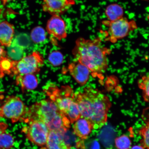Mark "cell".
<instances>
[{
  "mask_svg": "<svg viewBox=\"0 0 149 149\" xmlns=\"http://www.w3.org/2000/svg\"><path fill=\"white\" fill-rule=\"evenodd\" d=\"M74 100L79 106L81 117L88 120L93 130L100 129L105 126L111 106L107 96L97 89L88 87L83 92L74 93Z\"/></svg>",
  "mask_w": 149,
  "mask_h": 149,
  "instance_id": "6da1fadb",
  "label": "cell"
},
{
  "mask_svg": "<svg viewBox=\"0 0 149 149\" xmlns=\"http://www.w3.org/2000/svg\"><path fill=\"white\" fill-rule=\"evenodd\" d=\"M72 51L76 61L84 65L94 77L103 79L109 64L107 55L111 50L105 47L100 38L87 40L79 38Z\"/></svg>",
  "mask_w": 149,
  "mask_h": 149,
  "instance_id": "7a4b0ae2",
  "label": "cell"
},
{
  "mask_svg": "<svg viewBox=\"0 0 149 149\" xmlns=\"http://www.w3.org/2000/svg\"><path fill=\"white\" fill-rule=\"evenodd\" d=\"M61 112L55 104L49 99L42 100L36 102L28 109L24 121L28 122L39 120L47 125Z\"/></svg>",
  "mask_w": 149,
  "mask_h": 149,
  "instance_id": "3957f363",
  "label": "cell"
},
{
  "mask_svg": "<svg viewBox=\"0 0 149 149\" xmlns=\"http://www.w3.org/2000/svg\"><path fill=\"white\" fill-rule=\"evenodd\" d=\"M28 109L19 97L9 96L0 107V118L9 119L13 123L24 121Z\"/></svg>",
  "mask_w": 149,
  "mask_h": 149,
  "instance_id": "277c9868",
  "label": "cell"
},
{
  "mask_svg": "<svg viewBox=\"0 0 149 149\" xmlns=\"http://www.w3.org/2000/svg\"><path fill=\"white\" fill-rule=\"evenodd\" d=\"M44 61L42 56L36 51L18 61H13L10 75L38 73L44 64Z\"/></svg>",
  "mask_w": 149,
  "mask_h": 149,
  "instance_id": "5b68a950",
  "label": "cell"
},
{
  "mask_svg": "<svg viewBox=\"0 0 149 149\" xmlns=\"http://www.w3.org/2000/svg\"><path fill=\"white\" fill-rule=\"evenodd\" d=\"M102 23L109 27L107 39L112 43L124 38L137 28L135 21H129L124 17L113 21L105 20Z\"/></svg>",
  "mask_w": 149,
  "mask_h": 149,
  "instance_id": "8992f818",
  "label": "cell"
},
{
  "mask_svg": "<svg viewBox=\"0 0 149 149\" xmlns=\"http://www.w3.org/2000/svg\"><path fill=\"white\" fill-rule=\"evenodd\" d=\"M29 126L24 127L22 131L30 141L37 146L46 145L50 130L46 124L39 120L29 121Z\"/></svg>",
  "mask_w": 149,
  "mask_h": 149,
  "instance_id": "52a82bcc",
  "label": "cell"
},
{
  "mask_svg": "<svg viewBox=\"0 0 149 149\" xmlns=\"http://www.w3.org/2000/svg\"><path fill=\"white\" fill-rule=\"evenodd\" d=\"M48 97L55 104L59 110L65 115L74 100V93L69 86H62L61 88L56 87L50 91Z\"/></svg>",
  "mask_w": 149,
  "mask_h": 149,
  "instance_id": "ba28073f",
  "label": "cell"
},
{
  "mask_svg": "<svg viewBox=\"0 0 149 149\" xmlns=\"http://www.w3.org/2000/svg\"><path fill=\"white\" fill-rule=\"evenodd\" d=\"M75 3V0H43L42 9L52 16H60Z\"/></svg>",
  "mask_w": 149,
  "mask_h": 149,
  "instance_id": "9c48e42d",
  "label": "cell"
},
{
  "mask_svg": "<svg viewBox=\"0 0 149 149\" xmlns=\"http://www.w3.org/2000/svg\"><path fill=\"white\" fill-rule=\"evenodd\" d=\"M46 30L51 36L59 40L67 36L66 23L60 16H52L47 24Z\"/></svg>",
  "mask_w": 149,
  "mask_h": 149,
  "instance_id": "30bf717a",
  "label": "cell"
},
{
  "mask_svg": "<svg viewBox=\"0 0 149 149\" xmlns=\"http://www.w3.org/2000/svg\"><path fill=\"white\" fill-rule=\"evenodd\" d=\"M68 70L71 75L80 85H85L88 81L91 72L84 65L76 61L69 65Z\"/></svg>",
  "mask_w": 149,
  "mask_h": 149,
  "instance_id": "8fae6325",
  "label": "cell"
},
{
  "mask_svg": "<svg viewBox=\"0 0 149 149\" xmlns=\"http://www.w3.org/2000/svg\"><path fill=\"white\" fill-rule=\"evenodd\" d=\"M14 29L13 25L5 21L0 23V45L9 47L13 40Z\"/></svg>",
  "mask_w": 149,
  "mask_h": 149,
  "instance_id": "7c38bea8",
  "label": "cell"
},
{
  "mask_svg": "<svg viewBox=\"0 0 149 149\" xmlns=\"http://www.w3.org/2000/svg\"><path fill=\"white\" fill-rule=\"evenodd\" d=\"M74 123L73 130L74 134L81 139H88L93 130L91 123L86 119L81 117Z\"/></svg>",
  "mask_w": 149,
  "mask_h": 149,
  "instance_id": "4fadbf2b",
  "label": "cell"
},
{
  "mask_svg": "<svg viewBox=\"0 0 149 149\" xmlns=\"http://www.w3.org/2000/svg\"><path fill=\"white\" fill-rule=\"evenodd\" d=\"M16 82L17 85L20 86L23 91L33 90L38 85V80L33 74H19L16 76Z\"/></svg>",
  "mask_w": 149,
  "mask_h": 149,
  "instance_id": "5bb4252c",
  "label": "cell"
},
{
  "mask_svg": "<svg viewBox=\"0 0 149 149\" xmlns=\"http://www.w3.org/2000/svg\"><path fill=\"white\" fill-rule=\"evenodd\" d=\"M63 135L50 131L46 146L47 149H70L63 138Z\"/></svg>",
  "mask_w": 149,
  "mask_h": 149,
  "instance_id": "9a60e30c",
  "label": "cell"
},
{
  "mask_svg": "<svg viewBox=\"0 0 149 149\" xmlns=\"http://www.w3.org/2000/svg\"><path fill=\"white\" fill-rule=\"evenodd\" d=\"M105 14L109 21H113L123 17L124 12L123 7L117 3L108 6L105 10Z\"/></svg>",
  "mask_w": 149,
  "mask_h": 149,
  "instance_id": "2e32d148",
  "label": "cell"
},
{
  "mask_svg": "<svg viewBox=\"0 0 149 149\" xmlns=\"http://www.w3.org/2000/svg\"><path fill=\"white\" fill-rule=\"evenodd\" d=\"M65 115L69 120L71 124L73 123L81 118L79 106L74 100L71 104Z\"/></svg>",
  "mask_w": 149,
  "mask_h": 149,
  "instance_id": "e0dca14e",
  "label": "cell"
},
{
  "mask_svg": "<svg viewBox=\"0 0 149 149\" xmlns=\"http://www.w3.org/2000/svg\"><path fill=\"white\" fill-rule=\"evenodd\" d=\"M46 31L42 27L37 26L31 31V37L33 41L36 43H40L44 42L46 39Z\"/></svg>",
  "mask_w": 149,
  "mask_h": 149,
  "instance_id": "ac0fdd59",
  "label": "cell"
},
{
  "mask_svg": "<svg viewBox=\"0 0 149 149\" xmlns=\"http://www.w3.org/2000/svg\"><path fill=\"white\" fill-rule=\"evenodd\" d=\"M14 139L6 132L0 134V149H10L14 146Z\"/></svg>",
  "mask_w": 149,
  "mask_h": 149,
  "instance_id": "d6986e66",
  "label": "cell"
},
{
  "mask_svg": "<svg viewBox=\"0 0 149 149\" xmlns=\"http://www.w3.org/2000/svg\"><path fill=\"white\" fill-rule=\"evenodd\" d=\"M12 44L24 49L29 47L31 44V40L29 37L25 34L18 35L13 39Z\"/></svg>",
  "mask_w": 149,
  "mask_h": 149,
  "instance_id": "ffe728a7",
  "label": "cell"
},
{
  "mask_svg": "<svg viewBox=\"0 0 149 149\" xmlns=\"http://www.w3.org/2000/svg\"><path fill=\"white\" fill-rule=\"evenodd\" d=\"M139 87L143 91V97L145 102H149V76H144L138 81Z\"/></svg>",
  "mask_w": 149,
  "mask_h": 149,
  "instance_id": "44dd1931",
  "label": "cell"
},
{
  "mask_svg": "<svg viewBox=\"0 0 149 149\" xmlns=\"http://www.w3.org/2000/svg\"><path fill=\"white\" fill-rule=\"evenodd\" d=\"M115 146L118 149H130L132 143L129 137L125 135L117 137L115 141Z\"/></svg>",
  "mask_w": 149,
  "mask_h": 149,
  "instance_id": "7402d4cb",
  "label": "cell"
},
{
  "mask_svg": "<svg viewBox=\"0 0 149 149\" xmlns=\"http://www.w3.org/2000/svg\"><path fill=\"white\" fill-rule=\"evenodd\" d=\"M8 55L13 61H18L23 58L24 49L13 44L9 47Z\"/></svg>",
  "mask_w": 149,
  "mask_h": 149,
  "instance_id": "603a6c76",
  "label": "cell"
},
{
  "mask_svg": "<svg viewBox=\"0 0 149 149\" xmlns=\"http://www.w3.org/2000/svg\"><path fill=\"white\" fill-rule=\"evenodd\" d=\"M140 135L142 137L141 141V146L145 149H149V121L146 125L143 127L139 130Z\"/></svg>",
  "mask_w": 149,
  "mask_h": 149,
  "instance_id": "cb8c5ba5",
  "label": "cell"
},
{
  "mask_svg": "<svg viewBox=\"0 0 149 149\" xmlns=\"http://www.w3.org/2000/svg\"><path fill=\"white\" fill-rule=\"evenodd\" d=\"M64 57L60 52L54 51L52 52L48 57V60L51 64L54 66H59L62 64Z\"/></svg>",
  "mask_w": 149,
  "mask_h": 149,
  "instance_id": "d4e9b609",
  "label": "cell"
},
{
  "mask_svg": "<svg viewBox=\"0 0 149 149\" xmlns=\"http://www.w3.org/2000/svg\"><path fill=\"white\" fill-rule=\"evenodd\" d=\"M8 127V125L7 124L4 122H0V134L6 132Z\"/></svg>",
  "mask_w": 149,
  "mask_h": 149,
  "instance_id": "484cf974",
  "label": "cell"
},
{
  "mask_svg": "<svg viewBox=\"0 0 149 149\" xmlns=\"http://www.w3.org/2000/svg\"><path fill=\"white\" fill-rule=\"evenodd\" d=\"M7 56L6 52L0 45V61Z\"/></svg>",
  "mask_w": 149,
  "mask_h": 149,
  "instance_id": "4316f807",
  "label": "cell"
},
{
  "mask_svg": "<svg viewBox=\"0 0 149 149\" xmlns=\"http://www.w3.org/2000/svg\"><path fill=\"white\" fill-rule=\"evenodd\" d=\"M130 149H146L141 145H135L133 146Z\"/></svg>",
  "mask_w": 149,
  "mask_h": 149,
  "instance_id": "83f0119b",
  "label": "cell"
},
{
  "mask_svg": "<svg viewBox=\"0 0 149 149\" xmlns=\"http://www.w3.org/2000/svg\"><path fill=\"white\" fill-rule=\"evenodd\" d=\"M3 3V5H6L7 3L9 2L14 1V0H0Z\"/></svg>",
  "mask_w": 149,
  "mask_h": 149,
  "instance_id": "f1b7e54d",
  "label": "cell"
},
{
  "mask_svg": "<svg viewBox=\"0 0 149 149\" xmlns=\"http://www.w3.org/2000/svg\"><path fill=\"white\" fill-rule=\"evenodd\" d=\"M3 92L0 91V100L2 99L4 97L3 95Z\"/></svg>",
  "mask_w": 149,
  "mask_h": 149,
  "instance_id": "f546056e",
  "label": "cell"
}]
</instances>
